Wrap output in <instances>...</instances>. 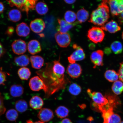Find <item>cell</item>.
Returning a JSON list of instances; mask_svg holds the SVG:
<instances>
[{
	"label": "cell",
	"instance_id": "2",
	"mask_svg": "<svg viewBox=\"0 0 123 123\" xmlns=\"http://www.w3.org/2000/svg\"><path fill=\"white\" fill-rule=\"evenodd\" d=\"M110 11L108 5L102 2L92 12L89 22L102 27L108 21L110 17Z\"/></svg>",
	"mask_w": 123,
	"mask_h": 123
},
{
	"label": "cell",
	"instance_id": "26",
	"mask_svg": "<svg viewBox=\"0 0 123 123\" xmlns=\"http://www.w3.org/2000/svg\"><path fill=\"white\" fill-rule=\"evenodd\" d=\"M18 74L20 79L22 80H27L31 74L30 69L26 67L19 68L18 71Z\"/></svg>",
	"mask_w": 123,
	"mask_h": 123
},
{
	"label": "cell",
	"instance_id": "47",
	"mask_svg": "<svg viewBox=\"0 0 123 123\" xmlns=\"http://www.w3.org/2000/svg\"><path fill=\"white\" fill-rule=\"evenodd\" d=\"M121 36H122V38L123 40V31L122 33V35H121Z\"/></svg>",
	"mask_w": 123,
	"mask_h": 123
},
{
	"label": "cell",
	"instance_id": "35",
	"mask_svg": "<svg viewBox=\"0 0 123 123\" xmlns=\"http://www.w3.org/2000/svg\"><path fill=\"white\" fill-rule=\"evenodd\" d=\"M114 109L113 108L110 109L107 111L102 112V117L104 119L103 123H108V121L111 115L114 113L113 110Z\"/></svg>",
	"mask_w": 123,
	"mask_h": 123
},
{
	"label": "cell",
	"instance_id": "33",
	"mask_svg": "<svg viewBox=\"0 0 123 123\" xmlns=\"http://www.w3.org/2000/svg\"><path fill=\"white\" fill-rule=\"evenodd\" d=\"M6 116L8 120L11 121H15L18 119V114L17 111L14 109H10L6 113Z\"/></svg>",
	"mask_w": 123,
	"mask_h": 123
},
{
	"label": "cell",
	"instance_id": "43",
	"mask_svg": "<svg viewBox=\"0 0 123 123\" xmlns=\"http://www.w3.org/2000/svg\"><path fill=\"white\" fill-rule=\"evenodd\" d=\"M5 10L4 4L2 2H0V14L3 12Z\"/></svg>",
	"mask_w": 123,
	"mask_h": 123
},
{
	"label": "cell",
	"instance_id": "16",
	"mask_svg": "<svg viewBox=\"0 0 123 123\" xmlns=\"http://www.w3.org/2000/svg\"><path fill=\"white\" fill-rule=\"evenodd\" d=\"M16 31L18 36L25 37L30 34V29L26 23L22 22L17 26Z\"/></svg>",
	"mask_w": 123,
	"mask_h": 123
},
{
	"label": "cell",
	"instance_id": "30",
	"mask_svg": "<svg viewBox=\"0 0 123 123\" xmlns=\"http://www.w3.org/2000/svg\"><path fill=\"white\" fill-rule=\"evenodd\" d=\"M111 50L115 54L118 55L122 53L123 49V45L119 41H114L110 46Z\"/></svg>",
	"mask_w": 123,
	"mask_h": 123
},
{
	"label": "cell",
	"instance_id": "27",
	"mask_svg": "<svg viewBox=\"0 0 123 123\" xmlns=\"http://www.w3.org/2000/svg\"><path fill=\"white\" fill-rule=\"evenodd\" d=\"M56 116L58 118L63 119L68 116L69 110L68 108L64 106H60L55 111Z\"/></svg>",
	"mask_w": 123,
	"mask_h": 123
},
{
	"label": "cell",
	"instance_id": "12",
	"mask_svg": "<svg viewBox=\"0 0 123 123\" xmlns=\"http://www.w3.org/2000/svg\"><path fill=\"white\" fill-rule=\"evenodd\" d=\"M37 116L41 121L44 123L47 122L53 119L54 115L53 111L50 109L43 108L40 110Z\"/></svg>",
	"mask_w": 123,
	"mask_h": 123
},
{
	"label": "cell",
	"instance_id": "14",
	"mask_svg": "<svg viewBox=\"0 0 123 123\" xmlns=\"http://www.w3.org/2000/svg\"><path fill=\"white\" fill-rule=\"evenodd\" d=\"M27 47L29 53L32 55L39 53L42 50L40 43L36 40L30 41L28 44Z\"/></svg>",
	"mask_w": 123,
	"mask_h": 123
},
{
	"label": "cell",
	"instance_id": "13",
	"mask_svg": "<svg viewBox=\"0 0 123 123\" xmlns=\"http://www.w3.org/2000/svg\"><path fill=\"white\" fill-rule=\"evenodd\" d=\"M30 26L32 31L35 33H39L44 30L45 27V25L42 19L37 18L31 22Z\"/></svg>",
	"mask_w": 123,
	"mask_h": 123
},
{
	"label": "cell",
	"instance_id": "23",
	"mask_svg": "<svg viewBox=\"0 0 123 123\" xmlns=\"http://www.w3.org/2000/svg\"><path fill=\"white\" fill-rule=\"evenodd\" d=\"M105 79L110 82H114L119 78L118 73L114 70H109L105 71L104 74Z\"/></svg>",
	"mask_w": 123,
	"mask_h": 123
},
{
	"label": "cell",
	"instance_id": "38",
	"mask_svg": "<svg viewBox=\"0 0 123 123\" xmlns=\"http://www.w3.org/2000/svg\"><path fill=\"white\" fill-rule=\"evenodd\" d=\"M118 74L120 80L123 82V62L120 63L119 68Z\"/></svg>",
	"mask_w": 123,
	"mask_h": 123
},
{
	"label": "cell",
	"instance_id": "5",
	"mask_svg": "<svg viewBox=\"0 0 123 123\" xmlns=\"http://www.w3.org/2000/svg\"><path fill=\"white\" fill-rule=\"evenodd\" d=\"M107 4L113 16H117L123 12V0H102Z\"/></svg>",
	"mask_w": 123,
	"mask_h": 123
},
{
	"label": "cell",
	"instance_id": "42",
	"mask_svg": "<svg viewBox=\"0 0 123 123\" xmlns=\"http://www.w3.org/2000/svg\"><path fill=\"white\" fill-rule=\"evenodd\" d=\"M104 52L106 54L109 55L111 53V50L109 48L107 47L105 49Z\"/></svg>",
	"mask_w": 123,
	"mask_h": 123
},
{
	"label": "cell",
	"instance_id": "9",
	"mask_svg": "<svg viewBox=\"0 0 123 123\" xmlns=\"http://www.w3.org/2000/svg\"><path fill=\"white\" fill-rule=\"evenodd\" d=\"M55 38L58 45L62 48L68 47L71 41L70 35L67 33H62L58 32L55 34Z\"/></svg>",
	"mask_w": 123,
	"mask_h": 123
},
{
	"label": "cell",
	"instance_id": "17",
	"mask_svg": "<svg viewBox=\"0 0 123 123\" xmlns=\"http://www.w3.org/2000/svg\"><path fill=\"white\" fill-rule=\"evenodd\" d=\"M58 21L59 26L57 27V30L58 32L61 33H67L76 25L75 23L69 24L65 20L60 19H58Z\"/></svg>",
	"mask_w": 123,
	"mask_h": 123
},
{
	"label": "cell",
	"instance_id": "48",
	"mask_svg": "<svg viewBox=\"0 0 123 123\" xmlns=\"http://www.w3.org/2000/svg\"><path fill=\"white\" fill-rule=\"evenodd\" d=\"M120 123H123V121H122V122H121Z\"/></svg>",
	"mask_w": 123,
	"mask_h": 123
},
{
	"label": "cell",
	"instance_id": "40",
	"mask_svg": "<svg viewBox=\"0 0 123 123\" xmlns=\"http://www.w3.org/2000/svg\"><path fill=\"white\" fill-rule=\"evenodd\" d=\"M6 53V50L2 44L0 43V58L3 56Z\"/></svg>",
	"mask_w": 123,
	"mask_h": 123
},
{
	"label": "cell",
	"instance_id": "34",
	"mask_svg": "<svg viewBox=\"0 0 123 123\" xmlns=\"http://www.w3.org/2000/svg\"><path fill=\"white\" fill-rule=\"evenodd\" d=\"M120 116L117 114L114 113L110 117L108 121V123H120Z\"/></svg>",
	"mask_w": 123,
	"mask_h": 123
},
{
	"label": "cell",
	"instance_id": "46",
	"mask_svg": "<svg viewBox=\"0 0 123 123\" xmlns=\"http://www.w3.org/2000/svg\"><path fill=\"white\" fill-rule=\"evenodd\" d=\"M27 123H44L43 122H42V121H36L35 122H33V121L31 120H28L27 121Z\"/></svg>",
	"mask_w": 123,
	"mask_h": 123
},
{
	"label": "cell",
	"instance_id": "15",
	"mask_svg": "<svg viewBox=\"0 0 123 123\" xmlns=\"http://www.w3.org/2000/svg\"><path fill=\"white\" fill-rule=\"evenodd\" d=\"M101 28L104 31L111 33H116L121 30V27L118 23L113 20L106 23Z\"/></svg>",
	"mask_w": 123,
	"mask_h": 123
},
{
	"label": "cell",
	"instance_id": "18",
	"mask_svg": "<svg viewBox=\"0 0 123 123\" xmlns=\"http://www.w3.org/2000/svg\"><path fill=\"white\" fill-rule=\"evenodd\" d=\"M30 61L32 67L35 69H40L44 65V60L43 58L38 55L31 56Z\"/></svg>",
	"mask_w": 123,
	"mask_h": 123
},
{
	"label": "cell",
	"instance_id": "39",
	"mask_svg": "<svg viewBox=\"0 0 123 123\" xmlns=\"http://www.w3.org/2000/svg\"><path fill=\"white\" fill-rule=\"evenodd\" d=\"M14 31V29L13 27H9L7 28L6 31V34L8 36H11L13 34Z\"/></svg>",
	"mask_w": 123,
	"mask_h": 123
},
{
	"label": "cell",
	"instance_id": "29",
	"mask_svg": "<svg viewBox=\"0 0 123 123\" xmlns=\"http://www.w3.org/2000/svg\"><path fill=\"white\" fill-rule=\"evenodd\" d=\"M111 88L115 94H120L123 92V83L120 80L115 81L112 85Z\"/></svg>",
	"mask_w": 123,
	"mask_h": 123
},
{
	"label": "cell",
	"instance_id": "1",
	"mask_svg": "<svg viewBox=\"0 0 123 123\" xmlns=\"http://www.w3.org/2000/svg\"><path fill=\"white\" fill-rule=\"evenodd\" d=\"M87 93L92 101L91 107L95 111L102 113L121 105V101L116 95L107 93L104 96L100 92H93L90 89H87Z\"/></svg>",
	"mask_w": 123,
	"mask_h": 123
},
{
	"label": "cell",
	"instance_id": "19",
	"mask_svg": "<svg viewBox=\"0 0 123 123\" xmlns=\"http://www.w3.org/2000/svg\"><path fill=\"white\" fill-rule=\"evenodd\" d=\"M10 92L11 95L13 97H19L24 93V87L21 84H14L10 87Z\"/></svg>",
	"mask_w": 123,
	"mask_h": 123
},
{
	"label": "cell",
	"instance_id": "41",
	"mask_svg": "<svg viewBox=\"0 0 123 123\" xmlns=\"http://www.w3.org/2000/svg\"><path fill=\"white\" fill-rule=\"evenodd\" d=\"M118 16V22L120 25H123V12Z\"/></svg>",
	"mask_w": 123,
	"mask_h": 123
},
{
	"label": "cell",
	"instance_id": "28",
	"mask_svg": "<svg viewBox=\"0 0 123 123\" xmlns=\"http://www.w3.org/2000/svg\"><path fill=\"white\" fill-rule=\"evenodd\" d=\"M15 107L17 111L22 113L26 111L28 108V105L25 100L20 99L16 101L15 104Z\"/></svg>",
	"mask_w": 123,
	"mask_h": 123
},
{
	"label": "cell",
	"instance_id": "24",
	"mask_svg": "<svg viewBox=\"0 0 123 123\" xmlns=\"http://www.w3.org/2000/svg\"><path fill=\"white\" fill-rule=\"evenodd\" d=\"M35 9L37 13L41 15L46 14L49 11L47 5L42 1H40L37 3Z\"/></svg>",
	"mask_w": 123,
	"mask_h": 123
},
{
	"label": "cell",
	"instance_id": "20",
	"mask_svg": "<svg viewBox=\"0 0 123 123\" xmlns=\"http://www.w3.org/2000/svg\"><path fill=\"white\" fill-rule=\"evenodd\" d=\"M44 104L42 98L37 96L33 97L30 101V107L35 110L41 109L43 105Z\"/></svg>",
	"mask_w": 123,
	"mask_h": 123
},
{
	"label": "cell",
	"instance_id": "21",
	"mask_svg": "<svg viewBox=\"0 0 123 123\" xmlns=\"http://www.w3.org/2000/svg\"><path fill=\"white\" fill-rule=\"evenodd\" d=\"M30 61V58L28 55H26L16 57L14 59V62L17 65L23 67L28 65Z\"/></svg>",
	"mask_w": 123,
	"mask_h": 123
},
{
	"label": "cell",
	"instance_id": "45",
	"mask_svg": "<svg viewBox=\"0 0 123 123\" xmlns=\"http://www.w3.org/2000/svg\"><path fill=\"white\" fill-rule=\"evenodd\" d=\"M64 1L67 4H71L74 3L76 0H64Z\"/></svg>",
	"mask_w": 123,
	"mask_h": 123
},
{
	"label": "cell",
	"instance_id": "8",
	"mask_svg": "<svg viewBox=\"0 0 123 123\" xmlns=\"http://www.w3.org/2000/svg\"><path fill=\"white\" fill-rule=\"evenodd\" d=\"M11 47L14 53L18 55H23L27 50L26 42L21 39L15 40L12 43Z\"/></svg>",
	"mask_w": 123,
	"mask_h": 123
},
{
	"label": "cell",
	"instance_id": "4",
	"mask_svg": "<svg viewBox=\"0 0 123 123\" xmlns=\"http://www.w3.org/2000/svg\"><path fill=\"white\" fill-rule=\"evenodd\" d=\"M87 37L92 42L97 44L103 41L105 33L101 27H93L88 30Z\"/></svg>",
	"mask_w": 123,
	"mask_h": 123
},
{
	"label": "cell",
	"instance_id": "37",
	"mask_svg": "<svg viewBox=\"0 0 123 123\" xmlns=\"http://www.w3.org/2000/svg\"><path fill=\"white\" fill-rule=\"evenodd\" d=\"M6 81V76L5 72L0 70V85H4Z\"/></svg>",
	"mask_w": 123,
	"mask_h": 123
},
{
	"label": "cell",
	"instance_id": "22",
	"mask_svg": "<svg viewBox=\"0 0 123 123\" xmlns=\"http://www.w3.org/2000/svg\"><path fill=\"white\" fill-rule=\"evenodd\" d=\"M8 17L10 20L12 22H16L21 19L22 15L19 9H13L9 12Z\"/></svg>",
	"mask_w": 123,
	"mask_h": 123
},
{
	"label": "cell",
	"instance_id": "7",
	"mask_svg": "<svg viewBox=\"0 0 123 123\" xmlns=\"http://www.w3.org/2000/svg\"><path fill=\"white\" fill-rule=\"evenodd\" d=\"M73 47L75 50L68 58L70 64L75 63L76 61H82L85 59V54L82 48L76 44H74Z\"/></svg>",
	"mask_w": 123,
	"mask_h": 123
},
{
	"label": "cell",
	"instance_id": "44",
	"mask_svg": "<svg viewBox=\"0 0 123 123\" xmlns=\"http://www.w3.org/2000/svg\"><path fill=\"white\" fill-rule=\"evenodd\" d=\"M61 123H73L71 120L68 118H65L62 120Z\"/></svg>",
	"mask_w": 123,
	"mask_h": 123
},
{
	"label": "cell",
	"instance_id": "10",
	"mask_svg": "<svg viewBox=\"0 0 123 123\" xmlns=\"http://www.w3.org/2000/svg\"><path fill=\"white\" fill-rule=\"evenodd\" d=\"M82 71L81 66L76 63L69 64L67 68L68 74L73 78H79L82 74Z\"/></svg>",
	"mask_w": 123,
	"mask_h": 123
},
{
	"label": "cell",
	"instance_id": "31",
	"mask_svg": "<svg viewBox=\"0 0 123 123\" xmlns=\"http://www.w3.org/2000/svg\"><path fill=\"white\" fill-rule=\"evenodd\" d=\"M64 19L66 22L69 24H74L77 19L76 14L71 11H68L64 14Z\"/></svg>",
	"mask_w": 123,
	"mask_h": 123
},
{
	"label": "cell",
	"instance_id": "3",
	"mask_svg": "<svg viewBox=\"0 0 123 123\" xmlns=\"http://www.w3.org/2000/svg\"><path fill=\"white\" fill-rule=\"evenodd\" d=\"M11 7H16L23 12H25L27 16L30 10L35 9L37 3L39 0H6Z\"/></svg>",
	"mask_w": 123,
	"mask_h": 123
},
{
	"label": "cell",
	"instance_id": "36",
	"mask_svg": "<svg viewBox=\"0 0 123 123\" xmlns=\"http://www.w3.org/2000/svg\"><path fill=\"white\" fill-rule=\"evenodd\" d=\"M6 111V108L4 106V98L0 93V116L4 113Z\"/></svg>",
	"mask_w": 123,
	"mask_h": 123
},
{
	"label": "cell",
	"instance_id": "25",
	"mask_svg": "<svg viewBox=\"0 0 123 123\" xmlns=\"http://www.w3.org/2000/svg\"><path fill=\"white\" fill-rule=\"evenodd\" d=\"M76 14L78 22L80 24L86 22L88 19V12L84 9H81L78 10Z\"/></svg>",
	"mask_w": 123,
	"mask_h": 123
},
{
	"label": "cell",
	"instance_id": "32",
	"mask_svg": "<svg viewBox=\"0 0 123 123\" xmlns=\"http://www.w3.org/2000/svg\"><path fill=\"white\" fill-rule=\"evenodd\" d=\"M68 91L72 95L74 96L79 95L81 92V88L79 85L73 83L69 86Z\"/></svg>",
	"mask_w": 123,
	"mask_h": 123
},
{
	"label": "cell",
	"instance_id": "11",
	"mask_svg": "<svg viewBox=\"0 0 123 123\" xmlns=\"http://www.w3.org/2000/svg\"><path fill=\"white\" fill-rule=\"evenodd\" d=\"M104 54V51L101 50H97L91 53L90 58L92 62L94 64V68H96L97 66H103Z\"/></svg>",
	"mask_w": 123,
	"mask_h": 123
},
{
	"label": "cell",
	"instance_id": "6",
	"mask_svg": "<svg viewBox=\"0 0 123 123\" xmlns=\"http://www.w3.org/2000/svg\"><path fill=\"white\" fill-rule=\"evenodd\" d=\"M29 84L31 90L33 91H39L42 90L45 93L49 92L48 87L39 76H35L31 78Z\"/></svg>",
	"mask_w": 123,
	"mask_h": 123
}]
</instances>
